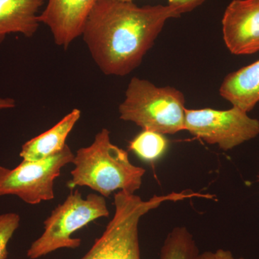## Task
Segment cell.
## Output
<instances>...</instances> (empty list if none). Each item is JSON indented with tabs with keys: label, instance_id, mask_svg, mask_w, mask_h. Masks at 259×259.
I'll use <instances>...</instances> for the list:
<instances>
[{
	"label": "cell",
	"instance_id": "6da1fadb",
	"mask_svg": "<svg viewBox=\"0 0 259 259\" xmlns=\"http://www.w3.org/2000/svg\"><path fill=\"white\" fill-rule=\"evenodd\" d=\"M184 13L176 5L139 7L134 2L98 0L81 35L104 74L124 76L141 65L167 20Z\"/></svg>",
	"mask_w": 259,
	"mask_h": 259
},
{
	"label": "cell",
	"instance_id": "7a4b0ae2",
	"mask_svg": "<svg viewBox=\"0 0 259 259\" xmlns=\"http://www.w3.org/2000/svg\"><path fill=\"white\" fill-rule=\"evenodd\" d=\"M74 169L68 187H88L104 197L117 190L135 194L142 185L146 170L135 166L128 153L112 144L110 132L102 129L93 144L79 148L72 162Z\"/></svg>",
	"mask_w": 259,
	"mask_h": 259
},
{
	"label": "cell",
	"instance_id": "3957f363",
	"mask_svg": "<svg viewBox=\"0 0 259 259\" xmlns=\"http://www.w3.org/2000/svg\"><path fill=\"white\" fill-rule=\"evenodd\" d=\"M187 197L185 192H172L143 200L135 194L119 191L114 197L113 218L88 253L79 259H141L139 226L141 218L163 202Z\"/></svg>",
	"mask_w": 259,
	"mask_h": 259
},
{
	"label": "cell",
	"instance_id": "277c9868",
	"mask_svg": "<svg viewBox=\"0 0 259 259\" xmlns=\"http://www.w3.org/2000/svg\"><path fill=\"white\" fill-rule=\"evenodd\" d=\"M185 95L180 90L134 77L119 114L121 120L134 122L143 131L173 135L185 131Z\"/></svg>",
	"mask_w": 259,
	"mask_h": 259
},
{
	"label": "cell",
	"instance_id": "5b68a950",
	"mask_svg": "<svg viewBox=\"0 0 259 259\" xmlns=\"http://www.w3.org/2000/svg\"><path fill=\"white\" fill-rule=\"evenodd\" d=\"M110 214L105 197L90 194L86 199L79 191L71 192L44 221L41 236L32 242L27 256L37 259L61 248H79L81 241L72 238L75 232L89 223Z\"/></svg>",
	"mask_w": 259,
	"mask_h": 259
},
{
	"label": "cell",
	"instance_id": "8992f818",
	"mask_svg": "<svg viewBox=\"0 0 259 259\" xmlns=\"http://www.w3.org/2000/svg\"><path fill=\"white\" fill-rule=\"evenodd\" d=\"M74 154L67 144L64 149L40 161H22L14 168L0 166V197L16 196L25 203L37 204L54 198V182Z\"/></svg>",
	"mask_w": 259,
	"mask_h": 259
},
{
	"label": "cell",
	"instance_id": "52a82bcc",
	"mask_svg": "<svg viewBox=\"0 0 259 259\" xmlns=\"http://www.w3.org/2000/svg\"><path fill=\"white\" fill-rule=\"evenodd\" d=\"M233 106L227 110L211 108L185 110V131L211 145L229 151L259 135V120Z\"/></svg>",
	"mask_w": 259,
	"mask_h": 259
},
{
	"label": "cell",
	"instance_id": "ba28073f",
	"mask_svg": "<svg viewBox=\"0 0 259 259\" xmlns=\"http://www.w3.org/2000/svg\"><path fill=\"white\" fill-rule=\"evenodd\" d=\"M223 40L234 55L259 51V0H233L222 20Z\"/></svg>",
	"mask_w": 259,
	"mask_h": 259
},
{
	"label": "cell",
	"instance_id": "9c48e42d",
	"mask_svg": "<svg viewBox=\"0 0 259 259\" xmlns=\"http://www.w3.org/2000/svg\"><path fill=\"white\" fill-rule=\"evenodd\" d=\"M98 0H47L39 15L40 23L50 29L58 47L66 49L82 35L89 15Z\"/></svg>",
	"mask_w": 259,
	"mask_h": 259
},
{
	"label": "cell",
	"instance_id": "30bf717a",
	"mask_svg": "<svg viewBox=\"0 0 259 259\" xmlns=\"http://www.w3.org/2000/svg\"><path fill=\"white\" fill-rule=\"evenodd\" d=\"M47 0H0V44L8 35L31 37L40 25L39 12Z\"/></svg>",
	"mask_w": 259,
	"mask_h": 259
},
{
	"label": "cell",
	"instance_id": "8fae6325",
	"mask_svg": "<svg viewBox=\"0 0 259 259\" xmlns=\"http://www.w3.org/2000/svg\"><path fill=\"white\" fill-rule=\"evenodd\" d=\"M80 117L79 109L71 110L54 127L25 143L20 151V157L23 161H40L61 152Z\"/></svg>",
	"mask_w": 259,
	"mask_h": 259
},
{
	"label": "cell",
	"instance_id": "7c38bea8",
	"mask_svg": "<svg viewBox=\"0 0 259 259\" xmlns=\"http://www.w3.org/2000/svg\"><path fill=\"white\" fill-rule=\"evenodd\" d=\"M219 93L233 106L251 111L259 102V60L227 75Z\"/></svg>",
	"mask_w": 259,
	"mask_h": 259
},
{
	"label": "cell",
	"instance_id": "4fadbf2b",
	"mask_svg": "<svg viewBox=\"0 0 259 259\" xmlns=\"http://www.w3.org/2000/svg\"><path fill=\"white\" fill-rule=\"evenodd\" d=\"M199 250L193 236L185 227H177L167 236L160 259H194Z\"/></svg>",
	"mask_w": 259,
	"mask_h": 259
},
{
	"label": "cell",
	"instance_id": "5bb4252c",
	"mask_svg": "<svg viewBox=\"0 0 259 259\" xmlns=\"http://www.w3.org/2000/svg\"><path fill=\"white\" fill-rule=\"evenodd\" d=\"M168 147L163 135L150 131H142L130 143L129 148L139 157L147 161H154L163 156Z\"/></svg>",
	"mask_w": 259,
	"mask_h": 259
},
{
	"label": "cell",
	"instance_id": "9a60e30c",
	"mask_svg": "<svg viewBox=\"0 0 259 259\" xmlns=\"http://www.w3.org/2000/svg\"><path fill=\"white\" fill-rule=\"evenodd\" d=\"M20 217L15 212L0 214V259L8 256V243L20 226Z\"/></svg>",
	"mask_w": 259,
	"mask_h": 259
},
{
	"label": "cell",
	"instance_id": "2e32d148",
	"mask_svg": "<svg viewBox=\"0 0 259 259\" xmlns=\"http://www.w3.org/2000/svg\"><path fill=\"white\" fill-rule=\"evenodd\" d=\"M194 259H244L236 258L231 251L223 249H218L216 251H206L198 253Z\"/></svg>",
	"mask_w": 259,
	"mask_h": 259
},
{
	"label": "cell",
	"instance_id": "e0dca14e",
	"mask_svg": "<svg viewBox=\"0 0 259 259\" xmlns=\"http://www.w3.org/2000/svg\"><path fill=\"white\" fill-rule=\"evenodd\" d=\"M121 1L134 2V0H121ZM206 0H168V4L176 5L183 9L185 13H190L203 4Z\"/></svg>",
	"mask_w": 259,
	"mask_h": 259
},
{
	"label": "cell",
	"instance_id": "ac0fdd59",
	"mask_svg": "<svg viewBox=\"0 0 259 259\" xmlns=\"http://www.w3.org/2000/svg\"><path fill=\"white\" fill-rule=\"evenodd\" d=\"M15 106H16V102L14 99L0 96V111L10 110V109L14 108Z\"/></svg>",
	"mask_w": 259,
	"mask_h": 259
},
{
	"label": "cell",
	"instance_id": "d6986e66",
	"mask_svg": "<svg viewBox=\"0 0 259 259\" xmlns=\"http://www.w3.org/2000/svg\"><path fill=\"white\" fill-rule=\"evenodd\" d=\"M257 181L259 182V172L258 174V175H257Z\"/></svg>",
	"mask_w": 259,
	"mask_h": 259
}]
</instances>
